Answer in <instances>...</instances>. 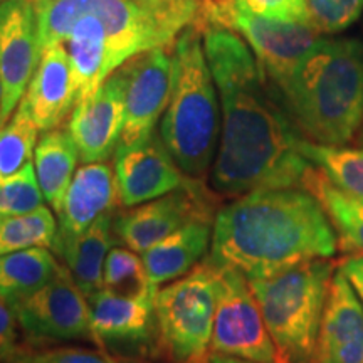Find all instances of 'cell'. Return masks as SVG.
I'll use <instances>...</instances> for the list:
<instances>
[{
    "label": "cell",
    "mask_w": 363,
    "mask_h": 363,
    "mask_svg": "<svg viewBox=\"0 0 363 363\" xmlns=\"http://www.w3.org/2000/svg\"><path fill=\"white\" fill-rule=\"evenodd\" d=\"M43 203L44 195L33 162L17 174L0 179V217L27 214Z\"/></svg>",
    "instance_id": "cell-29"
},
{
    "label": "cell",
    "mask_w": 363,
    "mask_h": 363,
    "mask_svg": "<svg viewBox=\"0 0 363 363\" xmlns=\"http://www.w3.org/2000/svg\"><path fill=\"white\" fill-rule=\"evenodd\" d=\"M203 51L222 103V136L211 182L227 197L261 189H303L313 163L303 136L266 86V74L233 29L203 26Z\"/></svg>",
    "instance_id": "cell-1"
},
{
    "label": "cell",
    "mask_w": 363,
    "mask_h": 363,
    "mask_svg": "<svg viewBox=\"0 0 363 363\" xmlns=\"http://www.w3.org/2000/svg\"><path fill=\"white\" fill-rule=\"evenodd\" d=\"M56 234V217L44 206L27 214L0 217V256L30 247H52Z\"/></svg>",
    "instance_id": "cell-26"
},
{
    "label": "cell",
    "mask_w": 363,
    "mask_h": 363,
    "mask_svg": "<svg viewBox=\"0 0 363 363\" xmlns=\"http://www.w3.org/2000/svg\"><path fill=\"white\" fill-rule=\"evenodd\" d=\"M113 212L99 217L83 234L72 239L56 254L86 298L93 296L103 288L104 261L116 239L113 233Z\"/></svg>",
    "instance_id": "cell-21"
},
{
    "label": "cell",
    "mask_w": 363,
    "mask_h": 363,
    "mask_svg": "<svg viewBox=\"0 0 363 363\" xmlns=\"http://www.w3.org/2000/svg\"><path fill=\"white\" fill-rule=\"evenodd\" d=\"M0 106H2V84H0Z\"/></svg>",
    "instance_id": "cell-37"
},
{
    "label": "cell",
    "mask_w": 363,
    "mask_h": 363,
    "mask_svg": "<svg viewBox=\"0 0 363 363\" xmlns=\"http://www.w3.org/2000/svg\"><path fill=\"white\" fill-rule=\"evenodd\" d=\"M174 62V86L160 136L182 172L203 180L219 135V104L197 26H187L175 39Z\"/></svg>",
    "instance_id": "cell-5"
},
{
    "label": "cell",
    "mask_w": 363,
    "mask_h": 363,
    "mask_svg": "<svg viewBox=\"0 0 363 363\" xmlns=\"http://www.w3.org/2000/svg\"><path fill=\"white\" fill-rule=\"evenodd\" d=\"M203 363H252L247 360H242V358H235V357H229V355H220V353H212L208 355V358Z\"/></svg>",
    "instance_id": "cell-35"
},
{
    "label": "cell",
    "mask_w": 363,
    "mask_h": 363,
    "mask_svg": "<svg viewBox=\"0 0 363 363\" xmlns=\"http://www.w3.org/2000/svg\"><path fill=\"white\" fill-rule=\"evenodd\" d=\"M303 189L313 194L340 235V242L350 254H363V197L348 194L313 165Z\"/></svg>",
    "instance_id": "cell-23"
},
{
    "label": "cell",
    "mask_w": 363,
    "mask_h": 363,
    "mask_svg": "<svg viewBox=\"0 0 363 363\" xmlns=\"http://www.w3.org/2000/svg\"><path fill=\"white\" fill-rule=\"evenodd\" d=\"M35 12L40 52L65 45L81 101L136 54L174 45L202 0H35Z\"/></svg>",
    "instance_id": "cell-2"
},
{
    "label": "cell",
    "mask_w": 363,
    "mask_h": 363,
    "mask_svg": "<svg viewBox=\"0 0 363 363\" xmlns=\"http://www.w3.org/2000/svg\"><path fill=\"white\" fill-rule=\"evenodd\" d=\"M340 271L355 289L357 296L363 305V254H348L340 264Z\"/></svg>",
    "instance_id": "cell-34"
},
{
    "label": "cell",
    "mask_w": 363,
    "mask_h": 363,
    "mask_svg": "<svg viewBox=\"0 0 363 363\" xmlns=\"http://www.w3.org/2000/svg\"><path fill=\"white\" fill-rule=\"evenodd\" d=\"M16 363H22V362H19V360H16Z\"/></svg>",
    "instance_id": "cell-40"
},
{
    "label": "cell",
    "mask_w": 363,
    "mask_h": 363,
    "mask_svg": "<svg viewBox=\"0 0 363 363\" xmlns=\"http://www.w3.org/2000/svg\"><path fill=\"white\" fill-rule=\"evenodd\" d=\"M78 162V147L67 130L54 128L44 131L35 145V175H38L44 201L54 212H57L62 206L65 195L76 174Z\"/></svg>",
    "instance_id": "cell-22"
},
{
    "label": "cell",
    "mask_w": 363,
    "mask_h": 363,
    "mask_svg": "<svg viewBox=\"0 0 363 363\" xmlns=\"http://www.w3.org/2000/svg\"><path fill=\"white\" fill-rule=\"evenodd\" d=\"M279 93L308 140L347 145L363 121V43L320 38Z\"/></svg>",
    "instance_id": "cell-4"
},
{
    "label": "cell",
    "mask_w": 363,
    "mask_h": 363,
    "mask_svg": "<svg viewBox=\"0 0 363 363\" xmlns=\"http://www.w3.org/2000/svg\"><path fill=\"white\" fill-rule=\"evenodd\" d=\"M152 2H162V0H152Z\"/></svg>",
    "instance_id": "cell-39"
},
{
    "label": "cell",
    "mask_w": 363,
    "mask_h": 363,
    "mask_svg": "<svg viewBox=\"0 0 363 363\" xmlns=\"http://www.w3.org/2000/svg\"><path fill=\"white\" fill-rule=\"evenodd\" d=\"M313 363H363V306L340 269L331 278Z\"/></svg>",
    "instance_id": "cell-18"
},
{
    "label": "cell",
    "mask_w": 363,
    "mask_h": 363,
    "mask_svg": "<svg viewBox=\"0 0 363 363\" xmlns=\"http://www.w3.org/2000/svg\"><path fill=\"white\" fill-rule=\"evenodd\" d=\"M212 220H192L142 252L148 279L155 288L192 271L212 242Z\"/></svg>",
    "instance_id": "cell-20"
},
{
    "label": "cell",
    "mask_w": 363,
    "mask_h": 363,
    "mask_svg": "<svg viewBox=\"0 0 363 363\" xmlns=\"http://www.w3.org/2000/svg\"><path fill=\"white\" fill-rule=\"evenodd\" d=\"M103 288L121 296L155 301L158 288L150 283L143 259L128 247L115 246L108 252L103 271Z\"/></svg>",
    "instance_id": "cell-27"
},
{
    "label": "cell",
    "mask_w": 363,
    "mask_h": 363,
    "mask_svg": "<svg viewBox=\"0 0 363 363\" xmlns=\"http://www.w3.org/2000/svg\"><path fill=\"white\" fill-rule=\"evenodd\" d=\"M88 301L98 347L142 352L157 338L155 301L121 296L104 288Z\"/></svg>",
    "instance_id": "cell-16"
},
{
    "label": "cell",
    "mask_w": 363,
    "mask_h": 363,
    "mask_svg": "<svg viewBox=\"0 0 363 363\" xmlns=\"http://www.w3.org/2000/svg\"><path fill=\"white\" fill-rule=\"evenodd\" d=\"M17 337H19V323H17L16 313L12 306L6 301H0V348L11 353V357H17Z\"/></svg>",
    "instance_id": "cell-33"
},
{
    "label": "cell",
    "mask_w": 363,
    "mask_h": 363,
    "mask_svg": "<svg viewBox=\"0 0 363 363\" xmlns=\"http://www.w3.org/2000/svg\"><path fill=\"white\" fill-rule=\"evenodd\" d=\"M4 123H6V121H4V120H2V118H0V126H2Z\"/></svg>",
    "instance_id": "cell-38"
},
{
    "label": "cell",
    "mask_w": 363,
    "mask_h": 363,
    "mask_svg": "<svg viewBox=\"0 0 363 363\" xmlns=\"http://www.w3.org/2000/svg\"><path fill=\"white\" fill-rule=\"evenodd\" d=\"M222 26L233 29L251 45L266 78L281 89L318 43L320 33L313 24L286 22L256 16L239 0H202L197 27Z\"/></svg>",
    "instance_id": "cell-8"
},
{
    "label": "cell",
    "mask_w": 363,
    "mask_h": 363,
    "mask_svg": "<svg viewBox=\"0 0 363 363\" xmlns=\"http://www.w3.org/2000/svg\"><path fill=\"white\" fill-rule=\"evenodd\" d=\"M4 2V0H0V4H2Z\"/></svg>",
    "instance_id": "cell-41"
},
{
    "label": "cell",
    "mask_w": 363,
    "mask_h": 363,
    "mask_svg": "<svg viewBox=\"0 0 363 363\" xmlns=\"http://www.w3.org/2000/svg\"><path fill=\"white\" fill-rule=\"evenodd\" d=\"M335 264L313 259L249 281L276 347L288 363H313Z\"/></svg>",
    "instance_id": "cell-6"
},
{
    "label": "cell",
    "mask_w": 363,
    "mask_h": 363,
    "mask_svg": "<svg viewBox=\"0 0 363 363\" xmlns=\"http://www.w3.org/2000/svg\"><path fill=\"white\" fill-rule=\"evenodd\" d=\"M125 126V76L116 69L89 98L76 101L69 131L83 163L108 162Z\"/></svg>",
    "instance_id": "cell-15"
},
{
    "label": "cell",
    "mask_w": 363,
    "mask_h": 363,
    "mask_svg": "<svg viewBox=\"0 0 363 363\" xmlns=\"http://www.w3.org/2000/svg\"><path fill=\"white\" fill-rule=\"evenodd\" d=\"M118 201L126 208L155 201L184 187L192 177L185 175L160 135H150L131 147L115 152Z\"/></svg>",
    "instance_id": "cell-14"
},
{
    "label": "cell",
    "mask_w": 363,
    "mask_h": 363,
    "mask_svg": "<svg viewBox=\"0 0 363 363\" xmlns=\"http://www.w3.org/2000/svg\"><path fill=\"white\" fill-rule=\"evenodd\" d=\"M34 2H35V0H34Z\"/></svg>",
    "instance_id": "cell-42"
},
{
    "label": "cell",
    "mask_w": 363,
    "mask_h": 363,
    "mask_svg": "<svg viewBox=\"0 0 363 363\" xmlns=\"http://www.w3.org/2000/svg\"><path fill=\"white\" fill-rule=\"evenodd\" d=\"M118 201L116 175L108 162L84 163L76 170L57 214V234L52 251L57 254L83 234L99 217L115 212Z\"/></svg>",
    "instance_id": "cell-17"
},
{
    "label": "cell",
    "mask_w": 363,
    "mask_h": 363,
    "mask_svg": "<svg viewBox=\"0 0 363 363\" xmlns=\"http://www.w3.org/2000/svg\"><path fill=\"white\" fill-rule=\"evenodd\" d=\"M62 264L45 247H30L0 256V301H21L49 283Z\"/></svg>",
    "instance_id": "cell-24"
},
{
    "label": "cell",
    "mask_w": 363,
    "mask_h": 363,
    "mask_svg": "<svg viewBox=\"0 0 363 363\" xmlns=\"http://www.w3.org/2000/svg\"><path fill=\"white\" fill-rule=\"evenodd\" d=\"M78 99L69 54L62 44H56L40 52L22 101L40 131L57 128L69 116Z\"/></svg>",
    "instance_id": "cell-19"
},
{
    "label": "cell",
    "mask_w": 363,
    "mask_h": 363,
    "mask_svg": "<svg viewBox=\"0 0 363 363\" xmlns=\"http://www.w3.org/2000/svg\"><path fill=\"white\" fill-rule=\"evenodd\" d=\"M216 269L208 262L158 289L157 342L170 362L203 363L211 355L216 316Z\"/></svg>",
    "instance_id": "cell-7"
},
{
    "label": "cell",
    "mask_w": 363,
    "mask_h": 363,
    "mask_svg": "<svg viewBox=\"0 0 363 363\" xmlns=\"http://www.w3.org/2000/svg\"><path fill=\"white\" fill-rule=\"evenodd\" d=\"M7 358H12V357H11V353H7L6 350H2V348H0V362H2V360H7Z\"/></svg>",
    "instance_id": "cell-36"
},
{
    "label": "cell",
    "mask_w": 363,
    "mask_h": 363,
    "mask_svg": "<svg viewBox=\"0 0 363 363\" xmlns=\"http://www.w3.org/2000/svg\"><path fill=\"white\" fill-rule=\"evenodd\" d=\"M16 360L22 363H120L101 350H91L81 347H61L44 350L30 355H17Z\"/></svg>",
    "instance_id": "cell-32"
},
{
    "label": "cell",
    "mask_w": 363,
    "mask_h": 363,
    "mask_svg": "<svg viewBox=\"0 0 363 363\" xmlns=\"http://www.w3.org/2000/svg\"><path fill=\"white\" fill-rule=\"evenodd\" d=\"M299 152L337 187L363 197V150L345 145H321L301 140Z\"/></svg>",
    "instance_id": "cell-25"
},
{
    "label": "cell",
    "mask_w": 363,
    "mask_h": 363,
    "mask_svg": "<svg viewBox=\"0 0 363 363\" xmlns=\"http://www.w3.org/2000/svg\"><path fill=\"white\" fill-rule=\"evenodd\" d=\"M214 269L217 301L211 352L252 363H288L267 330L246 276L230 267Z\"/></svg>",
    "instance_id": "cell-9"
},
{
    "label": "cell",
    "mask_w": 363,
    "mask_h": 363,
    "mask_svg": "<svg viewBox=\"0 0 363 363\" xmlns=\"http://www.w3.org/2000/svg\"><path fill=\"white\" fill-rule=\"evenodd\" d=\"M174 45L140 52L118 67L125 76V126L118 147H131L155 133L174 86Z\"/></svg>",
    "instance_id": "cell-12"
},
{
    "label": "cell",
    "mask_w": 363,
    "mask_h": 363,
    "mask_svg": "<svg viewBox=\"0 0 363 363\" xmlns=\"http://www.w3.org/2000/svg\"><path fill=\"white\" fill-rule=\"evenodd\" d=\"M39 131L21 99L11 120L0 126V179L17 174L27 163L33 162Z\"/></svg>",
    "instance_id": "cell-28"
},
{
    "label": "cell",
    "mask_w": 363,
    "mask_h": 363,
    "mask_svg": "<svg viewBox=\"0 0 363 363\" xmlns=\"http://www.w3.org/2000/svg\"><path fill=\"white\" fill-rule=\"evenodd\" d=\"M11 306L27 342L35 345L84 340L96 343L88 298L65 264L43 288Z\"/></svg>",
    "instance_id": "cell-10"
},
{
    "label": "cell",
    "mask_w": 363,
    "mask_h": 363,
    "mask_svg": "<svg viewBox=\"0 0 363 363\" xmlns=\"http://www.w3.org/2000/svg\"><path fill=\"white\" fill-rule=\"evenodd\" d=\"M313 26L321 34H338L360 19L363 0H306Z\"/></svg>",
    "instance_id": "cell-30"
},
{
    "label": "cell",
    "mask_w": 363,
    "mask_h": 363,
    "mask_svg": "<svg viewBox=\"0 0 363 363\" xmlns=\"http://www.w3.org/2000/svg\"><path fill=\"white\" fill-rule=\"evenodd\" d=\"M239 2L249 12L267 19L313 24L306 0H239Z\"/></svg>",
    "instance_id": "cell-31"
},
{
    "label": "cell",
    "mask_w": 363,
    "mask_h": 363,
    "mask_svg": "<svg viewBox=\"0 0 363 363\" xmlns=\"http://www.w3.org/2000/svg\"><path fill=\"white\" fill-rule=\"evenodd\" d=\"M338 246L333 225L305 189H261L217 211L208 264L230 267L247 281L264 279L313 259H330Z\"/></svg>",
    "instance_id": "cell-3"
},
{
    "label": "cell",
    "mask_w": 363,
    "mask_h": 363,
    "mask_svg": "<svg viewBox=\"0 0 363 363\" xmlns=\"http://www.w3.org/2000/svg\"><path fill=\"white\" fill-rule=\"evenodd\" d=\"M216 214L214 194L203 180L190 179L174 192L116 214L113 233L125 247L142 254L187 222H214Z\"/></svg>",
    "instance_id": "cell-11"
},
{
    "label": "cell",
    "mask_w": 363,
    "mask_h": 363,
    "mask_svg": "<svg viewBox=\"0 0 363 363\" xmlns=\"http://www.w3.org/2000/svg\"><path fill=\"white\" fill-rule=\"evenodd\" d=\"M40 59L38 12L34 0L0 4V118L9 120L24 98Z\"/></svg>",
    "instance_id": "cell-13"
}]
</instances>
